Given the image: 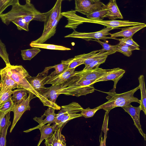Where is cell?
<instances>
[{
    "mask_svg": "<svg viewBox=\"0 0 146 146\" xmlns=\"http://www.w3.org/2000/svg\"><path fill=\"white\" fill-rule=\"evenodd\" d=\"M14 105V104L11 97L0 105V112L4 113L11 111Z\"/></svg>",
    "mask_w": 146,
    "mask_h": 146,
    "instance_id": "obj_35",
    "label": "cell"
},
{
    "mask_svg": "<svg viewBox=\"0 0 146 146\" xmlns=\"http://www.w3.org/2000/svg\"><path fill=\"white\" fill-rule=\"evenodd\" d=\"M27 90L22 87H18L12 92L11 99L14 104H16L22 102L27 98Z\"/></svg>",
    "mask_w": 146,
    "mask_h": 146,
    "instance_id": "obj_25",
    "label": "cell"
},
{
    "mask_svg": "<svg viewBox=\"0 0 146 146\" xmlns=\"http://www.w3.org/2000/svg\"><path fill=\"white\" fill-rule=\"evenodd\" d=\"M107 13L106 6L101 9L94 11L87 16L88 18L97 20H103Z\"/></svg>",
    "mask_w": 146,
    "mask_h": 146,
    "instance_id": "obj_28",
    "label": "cell"
},
{
    "mask_svg": "<svg viewBox=\"0 0 146 146\" xmlns=\"http://www.w3.org/2000/svg\"><path fill=\"white\" fill-rule=\"evenodd\" d=\"M33 96L31 94H29L26 100L19 103L14 104L11 110V111H12L14 113V117L10 132H11L16 123L20 119L24 112L27 110H30V102L33 98Z\"/></svg>",
    "mask_w": 146,
    "mask_h": 146,
    "instance_id": "obj_9",
    "label": "cell"
},
{
    "mask_svg": "<svg viewBox=\"0 0 146 146\" xmlns=\"http://www.w3.org/2000/svg\"><path fill=\"white\" fill-rule=\"evenodd\" d=\"M139 86L129 91L121 94H117L112 89L108 92H104L108 94L106 97L108 101L99 106L108 113L113 108L118 107H122L128 106L132 102L140 104V100L134 96L135 93L139 89Z\"/></svg>",
    "mask_w": 146,
    "mask_h": 146,
    "instance_id": "obj_3",
    "label": "cell"
},
{
    "mask_svg": "<svg viewBox=\"0 0 146 146\" xmlns=\"http://www.w3.org/2000/svg\"><path fill=\"white\" fill-rule=\"evenodd\" d=\"M120 42L125 44L133 50H139V45L133 39L132 37L123 38L120 39H116Z\"/></svg>",
    "mask_w": 146,
    "mask_h": 146,
    "instance_id": "obj_32",
    "label": "cell"
},
{
    "mask_svg": "<svg viewBox=\"0 0 146 146\" xmlns=\"http://www.w3.org/2000/svg\"><path fill=\"white\" fill-rule=\"evenodd\" d=\"M125 111L129 113L133 120L134 125L138 129L139 133L143 137L145 141L146 139V134L143 132L140 123L139 115L141 110L140 106L135 107L131 104L122 107Z\"/></svg>",
    "mask_w": 146,
    "mask_h": 146,
    "instance_id": "obj_13",
    "label": "cell"
},
{
    "mask_svg": "<svg viewBox=\"0 0 146 146\" xmlns=\"http://www.w3.org/2000/svg\"><path fill=\"white\" fill-rule=\"evenodd\" d=\"M86 23H92L100 24L106 27L116 29L120 27L133 26L144 24L129 21L111 20V21L97 20L87 18Z\"/></svg>",
    "mask_w": 146,
    "mask_h": 146,
    "instance_id": "obj_10",
    "label": "cell"
},
{
    "mask_svg": "<svg viewBox=\"0 0 146 146\" xmlns=\"http://www.w3.org/2000/svg\"><path fill=\"white\" fill-rule=\"evenodd\" d=\"M64 0H67V1H70L72 0H62V1H64ZM93 1H94V2H98V1H101V0H91Z\"/></svg>",
    "mask_w": 146,
    "mask_h": 146,
    "instance_id": "obj_43",
    "label": "cell"
},
{
    "mask_svg": "<svg viewBox=\"0 0 146 146\" xmlns=\"http://www.w3.org/2000/svg\"><path fill=\"white\" fill-rule=\"evenodd\" d=\"M53 123V124L52 126H50V124L49 123H48L46 125L45 124L39 125L35 127L24 131L23 132L27 133L35 129H39L41 133V137L37 145V146H39L44 139L52 134L54 131L57 126V125L55 123Z\"/></svg>",
    "mask_w": 146,
    "mask_h": 146,
    "instance_id": "obj_18",
    "label": "cell"
},
{
    "mask_svg": "<svg viewBox=\"0 0 146 146\" xmlns=\"http://www.w3.org/2000/svg\"><path fill=\"white\" fill-rule=\"evenodd\" d=\"M62 0H57L51 11L44 22L43 31H45L50 25L52 22L56 19L59 12L61 10V6Z\"/></svg>",
    "mask_w": 146,
    "mask_h": 146,
    "instance_id": "obj_22",
    "label": "cell"
},
{
    "mask_svg": "<svg viewBox=\"0 0 146 146\" xmlns=\"http://www.w3.org/2000/svg\"><path fill=\"white\" fill-rule=\"evenodd\" d=\"M10 111L8 112L5 116L6 123L2 129L0 134V146H6V136L7 129L11 124L10 121Z\"/></svg>",
    "mask_w": 146,
    "mask_h": 146,
    "instance_id": "obj_26",
    "label": "cell"
},
{
    "mask_svg": "<svg viewBox=\"0 0 146 146\" xmlns=\"http://www.w3.org/2000/svg\"><path fill=\"white\" fill-rule=\"evenodd\" d=\"M30 46L32 47L39 48L48 49L62 50H70L71 49L62 46L53 44L31 42Z\"/></svg>",
    "mask_w": 146,
    "mask_h": 146,
    "instance_id": "obj_27",
    "label": "cell"
},
{
    "mask_svg": "<svg viewBox=\"0 0 146 146\" xmlns=\"http://www.w3.org/2000/svg\"><path fill=\"white\" fill-rule=\"evenodd\" d=\"M12 92L9 89L0 90V105L11 97Z\"/></svg>",
    "mask_w": 146,
    "mask_h": 146,
    "instance_id": "obj_39",
    "label": "cell"
},
{
    "mask_svg": "<svg viewBox=\"0 0 146 146\" xmlns=\"http://www.w3.org/2000/svg\"><path fill=\"white\" fill-rule=\"evenodd\" d=\"M113 0H110V1H111Z\"/></svg>",
    "mask_w": 146,
    "mask_h": 146,
    "instance_id": "obj_45",
    "label": "cell"
},
{
    "mask_svg": "<svg viewBox=\"0 0 146 146\" xmlns=\"http://www.w3.org/2000/svg\"><path fill=\"white\" fill-rule=\"evenodd\" d=\"M61 10L55 19L53 20L49 27L43 31L41 36L38 39L31 42L32 43H43L54 36L56 33V28L60 19L63 17L61 14Z\"/></svg>",
    "mask_w": 146,
    "mask_h": 146,
    "instance_id": "obj_15",
    "label": "cell"
},
{
    "mask_svg": "<svg viewBox=\"0 0 146 146\" xmlns=\"http://www.w3.org/2000/svg\"><path fill=\"white\" fill-rule=\"evenodd\" d=\"M94 40L98 42L102 46V48L100 50H98V52H101L115 50L114 49L115 48L117 45V44L114 45H111L107 42L100 41L99 40Z\"/></svg>",
    "mask_w": 146,
    "mask_h": 146,
    "instance_id": "obj_40",
    "label": "cell"
},
{
    "mask_svg": "<svg viewBox=\"0 0 146 146\" xmlns=\"http://www.w3.org/2000/svg\"><path fill=\"white\" fill-rule=\"evenodd\" d=\"M75 11L87 16L94 11L106 6L102 2L91 0H75Z\"/></svg>",
    "mask_w": 146,
    "mask_h": 146,
    "instance_id": "obj_8",
    "label": "cell"
},
{
    "mask_svg": "<svg viewBox=\"0 0 146 146\" xmlns=\"http://www.w3.org/2000/svg\"><path fill=\"white\" fill-rule=\"evenodd\" d=\"M116 52L115 50L105 52H99L86 59L84 63L85 66L88 65L94 60L100 58L108 56V55L114 54Z\"/></svg>",
    "mask_w": 146,
    "mask_h": 146,
    "instance_id": "obj_29",
    "label": "cell"
},
{
    "mask_svg": "<svg viewBox=\"0 0 146 146\" xmlns=\"http://www.w3.org/2000/svg\"><path fill=\"white\" fill-rule=\"evenodd\" d=\"M75 68L68 69V67L60 74L53 76H50L49 79L45 83V84H50L52 85L59 84L68 80L75 74Z\"/></svg>",
    "mask_w": 146,
    "mask_h": 146,
    "instance_id": "obj_12",
    "label": "cell"
},
{
    "mask_svg": "<svg viewBox=\"0 0 146 146\" xmlns=\"http://www.w3.org/2000/svg\"><path fill=\"white\" fill-rule=\"evenodd\" d=\"M12 22L16 25L19 30H24L27 31H29V24L27 23L23 19L21 18H17L14 20Z\"/></svg>",
    "mask_w": 146,
    "mask_h": 146,
    "instance_id": "obj_36",
    "label": "cell"
},
{
    "mask_svg": "<svg viewBox=\"0 0 146 146\" xmlns=\"http://www.w3.org/2000/svg\"><path fill=\"white\" fill-rule=\"evenodd\" d=\"M19 2V0H0V15L8 6Z\"/></svg>",
    "mask_w": 146,
    "mask_h": 146,
    "instance_id": "obj_38",
    "label": "cell"
},
{
    "mask_svg": "<svg viewBox=\"0 0 146 146\" xmlns=\"http://www.w3.org/2000/svg\"><path fill=\"white\" fill-rule=\"evenodd\" d=\"M138 79L141 93V99L140 100L141 103L139 106L141 110L146 115V91L144 76L143 75H141Z\"/></svg>",
    "mask_w": 146,
    "mask_h": 146,
    "instance_id": "obj_24",
    "label": "cell"
},
{
    "mask_svg": "<svg viewBox=\"0 0 146 146\" xmlns=\"http://www.w3.org/2000/svg\"><path fill=\"white\" fill-rule=\"evenodd\" d=\"M26 3H31V0H25Z\"/></svg>",
    "mask_w": 146,
    "mask_h": 146,
    "instance_id": "obj_44",
    "label": "cell"
},
{
    "mask_svg": "<svg viewBox=\"0 0 146 146\" xmlns=\"http://www.w3.org/2000/svg\"><path fill=\"white\" fill-rule=\"evenodd\" d=\"M11 10L7 13L2 14L0 18L2 22L6 25L15 19L21 18L28 24L32 20L44 22L51 11L41 13L37 10L31 3H26L24 5L19 2L12 5Z\"/></svg>",
    "mask_w": 146,
    "mask_h": 146,
    "instance_id": "obj_2",
    "label": "cell"
},
{
    "mask_svg": "<svg viewBox=\"0 0 146 146\" xmlns=\"http://www.w3.org/2000/svg\"><path fill=\"white\" fill-rule=\"evenodd\" d=\"M6 66L7 67L11 77L18 85L19 87L24 88L29 94L35 95L41 101L40 96L33 88L26 78L29 74L27 70L22 65L10 64Z\"/></svg>",
    "mask_w": 146,
    "mask_h": 146,
    "instance_id": "obj_4",
    "label": "cell"
},
{
    "mask_svg": "<svg viewBox=\"0 0 146 146\" xmlns=\"http://www.w3.org/2000/svg\"><path fill=\"white\" fill-rule=\"evenodd\" d=\"M107 13L105 17L114 20L116 19H123V17L117 5L116 0H113L106 5Z\"/></svg>",
    "mask_w": 146,
    "mask_h": 146,
    "instance_id": "obj_21",
    "label": "cell"
},
{
    "mask_svg": "<svg viewBox=\"0 0 146 146\" xmlns=\"http://www.w3.org/2000/svg\"><path fill=\"white\" fill-rule=\"evenodd\" d=\"M61 129L57 127L53 133L45 139L46 146H66L65 137L61 134Z\"/></svg>",
    "mask_w": 146,
    "mask_h": 146,
    "instance_id": "obj_16",
    "label": "cell"
},
{
    "mask_svg": "<svg viewBox=\"0 0 146 146\" xmlns=\"http://www.w3.org/2000/svg\"><path fill=\"white\" fill-rule=\"evenodd\" d=\"M71 60V58H70L66 60H62L60 64L50 66V69L54 68L55 69V70L49 76H53L60 74L68 66Z\"/></svg>",
    "mask_w": 146,
    "mask_h": 146,
    "instance_id": "obj_30",
    "label": "cell"
},
{
    "mask_svg": "<svg viewBox=\"0 0 146 146\" xmlns=\"http://www.w3.org/2000/svg\"><path fill=\"white\" fill-rule=\"evenodd\" d=\"M83 109L78 103L75 102L62 106L57 114L55 123L58 127L61 128L69 121L83 116L80 113H77L81 112Z\"/></svg>",
    "mask_w": 146,
    "mask_h": 146,
    "instance_id": "obj_5",
    "label": "cell"
},
{
    "mask_svg": "<svg viewBox=\"0 0 146 146\" xmlns=\"http://www.w3.org/2000/svg\"><path fill=\"white\" fill-rule=\"evenodd\" d=\"M98 52V50H95L87 54H84L75 56L74 58H71V61L68 66V68H75L80 65L84 64L86 59Z\"/></svg>",
    "mask_w": 146,
    "mask_h": 146,
    "instance_id": "obj_23",
    "label": "cell"
},
{
    "mask_svg": "<svg viewBox=\"0 0 146 146\" xmlns=\"http://www.w3.org/2000/svg\"><path fill=\"white\" fill-rule=\"evenodd\" d=\"M100 109L101 108L99 106L93 109L88 107L86 109H84L80 113L86 118L92 117L95 113Z\"/></svg>",
    "mask_w": 146,
    "mask_h": 146,
    "instance_id": "obj_41",
    "label": "cell"
},
{
    "mask_svg": "<svg viewBox=\"0 0 146 146\" xmlns=\"http://www.w3.org/2000/svg\"><path fill=\"white\" fill-rule=\"evenodd\" d=\"M114 49L116 52H121L128 57L131 55L133 51L125 44L120 42Z\"/></svg>",
    "mask_w": 146,
    "mask_h": 146,
    "instance_id": "obj_33",
    "label": "cell"
},
{
    "mask_svg": "<svg viewBox=\"0 0 146 146\" xmlns=\"http://www.w3.org/2000/svg\"><path fill=\"white\" fill-rule=\"evenodd\" d=\"M7 113L0 112V134L2 129L5 125L6 123L5 116Z\"/></svg>",
    "mask_w": 146,
    "mask_h": 146,
    "instance_id": "obj_42",
    "label": "cell"
},
{
    "mask_svg": "<svg viewBox=\"0 0 146 146\" xmlns=\"http://www.w3.org/2000/svg\"><path fill=\"white\" fill-rule=\"evenodd\" d=\"M50 69V67H46L43 72L38 73L36 76L32 77L29 74L26 77L32 87L40 96L41 102L44 106H47V103L43 95L45 92L46 88L44 86V83L50 77L49 76H47L48 71Z\"/></svg>",
    "mask_w": 146,
    "mask_h": 146,
    "instance_id": "obj_6",
    "label": "cell"
},
{
    "mask_svg": "<svg viewBox=\"0 0 146 146\" xmlns=\"http://www.w3.org/2000/svg\"><path fill=\"white\" fill-rule=\"evenodd\" d=\"M40 51V50L36 48L21 50V55L24 60H31Z\"/></svg>",
    "mask_w": 146,
    "mask_h": 146,
    "instance_id": "obj_31",
    "label": "cell"
},
{
    "mask_svg": "<svg viewBox=\"0 0 146 146\" xmlns=\"http://www.w3.org/2000/svg\"><path fill=\"white\" fill-rule=\"evenodd\" d=\"M111 70L104 69L102 68H95L86 71H75L74 76L79 77L81 80H95L101 77Z\"/></svg>",
    "mask_w": 146,
    "mask_h": 146,
    "instance_id": "obj_11",
    "label": "cell"
},
{
    "mask_svg": "<svg viewBox=\"0 0 146 146\" xmlns=\"http://www.w3.org/2000/svg\"><path fill=\"white\" fill-rule=\"evenodd\" d=\"M0 90L9 89L11 90L19 87L18 85L11 77L7 66L0 70Z\"/></svg>",
    "mask_w": 146,
    "mask_h": 146,
    "instance_id": "obj_14",
    "label": "cell"
},
{
    "mask_svg": "<svg viewBox=\"0 0 146 146\" xmlns=\"http://www.w3.org/2000/svg\"><path fill=\"white\" fill-rule=\"evenodd\" d=\"M114 29L112 27H107L98 31L88 33H80L74 30L72 33L66 36L65 37L78 38L85 40L94 39L95 40L101 39L104 40L106 39L112 38L111 37L107 36L110 35L111 34L109 32Z\"/></svg>",
    "mask_w": 146,
    "mask_h": 146,
    "instance_id": "obj_7",
    "label": "cell"
},
{
    "mask_svg": "<svg viewBox=\"0 0 146 146\" xmlns=\"http://www.w3.org/2000/svg\"><path fill=\"white\" fill-rule=\"evenodd\" d=\"M107 57L108 56H106L101 58L94 60L88 65L85 66L82 70L86 71L99 67L100 65L105 62Z\"/></svg>",
    "mask_w": 146,
    "mask_h": 146,
    "instance_id": "obj_37",
    "label": "cell"
},
{
    "mask_svg": "<svg viewBox=\"0 0 146 146\" xmlns=\"http://www.w3.org/2000/svg\"><path fill=\"white\" fill-rule=\"evenodd\" d=\"M79 79V76H74L63 83L46 88L43 95L44 98L54 108L58 110L61 107L56 103V101L60 95L64 94L78 97L94 92L95 89L94 84H90Z\"/></svg>",
    "mask_w": 146,
    "mask_h": 146,
    "instance_id": "obj_1",
    "label": "cell"
},
{
    "mask_svg": "<svg viewBox=\"0 0 146 146\" xmlns=\"http://www.w3.org/2000/svg\"><path fill=\"white\" fill-rule=\"evenodd\" d=\"M125 72V71L124 70L119 68L111 69L106 74L96 80L94 83L100 81L112 80L114 82L113 89L115 90L117 82L122 77Z\"/></svg>",
    "mask_w": 146,
    "mask_h": 146,
    "instance_id": "obj_17",
    "label": "cell"
},
{
    "mask_svg": "<svg viewBox=\"0 0 146 146\" xmlns=\"http://www.w3.org/2000/svg\"><path fill=\"white\" fill-rule=\"evenodd\" d=\"M55 110L53 108L48 107L40 117H35L33 119L38 123L39 125L45 124L47 123L51 124L55 123L57 115V114L54 113Z\"/></svg>",
    "mask_w": 146,
    "mask_h": 146,
    "instance_id": "obj_20",
    "label": "cell"
},
{
    "mask_svg": "<svg viewBox=\"0 0 146 146\" xmlns=\"http://www.w3.org/2000/svg\"><path fill=\"white\" fill-rule=\"evenodd\" d=\"M146 26L145 23L140 25L133 26L131 27L121 29V31L113 34H111V37L116 39L118 37L128 38L133 37V35L137 32L144 28Z\"/></svg>",
    "mask_w": 146,
    "mask_h": 146,
    "instance_id": "obj_19",
    "label": "cell"
},
{
    "mask_svg": "<svg viewBox=\"0 0 146 146\" xmlns=\"http://www.w3.org/2000/svg\"><path fill=\"white\" fill-rule=\"evenodd\" d=\"M9 56V55L7 52L5 44L0 39V57L3 60L6 66L11 64Z\"/></svg>",
    "mask_w": 146,
    "mask_h": 146,
    "instance_id": "obj_34",
    "label": "cell"
}]
</instances>
